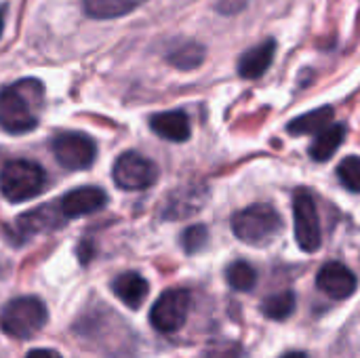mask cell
<instances>
[{"label": "cell", "mask_w": 360, "mask_h": 358, "mask_svg": "<svg viewBox=\"0 0 360 358\" xmlns=\"http://www.w3.org/2000/svg\"><path fill=\"white\" fill-rule=\"evenodd\" d=\"M42 101V84L38 80H21L0 89V129L13 135L36 129L38 118L32 103Z\"/></svg>", "instance_id": "1"}, {"label": "cell", "mask_w": 360, "mask_h": 358, "mask_svg": "<svg viewBox=\"0 0 360 358\" xmlns=\"http://www.w3.org/2000/svg\"><path fill=\"white\" fill-rule=\"evenodd\" d=\"M44 186H46V173L34 160H25V158L8 160L0 171V192L11 203H25L38 196L44 190Z\"/></svg>", "instance_id": "2"}, {"label": "cell", "mask_w": 360, "mask_h": 358, "mask_svg": "<svg viewBox=\"0 0 360 358\" xmlns=\"http://www.w3.org/2000/svg\"><path fill=\"white\" fill-rule=\"evenodd\" d=\"M283 230L281 215L270 205H251L232 217V232L236 238L251 247H262L274 241Z\"/></svg>", "instance_id": "3"}, {"label": "cell", "mask_w": 360, "mask_h": 358, "mask_svg": "<svg viewBox=\"0 0 360 358\" xmlns=\"http://www.w3.org/2000/svg\"><path fill=\"white\" fill-rule=\"evenodd\" d=\"M49 312L38 298L11 300L0 314V329L15 340H30L46 325Z\"/></svg>", "instance_id": "4"}, {"label": "cell", "mask_w": 360, "mask_h": 358, "mask_svg": "<svg viewBox=\"0 0 360 358\" xmlns=\"http://www.w3.org/2000/svg\"><path fill=\"white\" fill-rule=\"evenodd\" d=\"M192 295L186 289H169L165 291L150 310V323L160 333L179 331L190 314Z\"/></svg>", "instance_id": "5"}, {"label": "cell", "mask_w": 360, "mask_h": 358, "mask_svg": "<svg viewBox=\"0 0 360 358\" xmlns=\"http://www.w3.org/2000/svg\"><path fill=\"white\" fill-rule=\"evenodd\" d=\"M112 177L118 188L127 192H139L156 184L158 169L150 158L141 156L139 152H124L114 162Z\"/></svg>", "instance_id": "6"}, {"label": "cell", "mask_w": 360, "mask_h": 358, "mask_svg": "<svg viewBox=\"0 0 360 358\" xmlns=\"http://www.w3.org/2000/svg\"><path fill=\"white\" fill-rule=\"evenodd\" d=\"M293 222H295V241L302 251L314 253L321 249L323 232L321 217L314 198L308 192H297L293 198Z\"/></svg>", "instance_id": "7"}, {"label": "cell", "mask_w": 360, "mask_h": 358, "mask_svg": "<svg viewBox=\"0 0 360 358\" xmlns=\"http://www.w3.org/2000/svg\"><path fill=\"white\" fill-rule=\"evenodd\" d=\"M53 154L63 169L82 171L95 162L97 146L84 133H61L53 141Z\"/></svg>", "instance_id": "8"}, {"label": "cell", "mask_w": 360, "mask_h": 358, "mask_svg": "<svg viewBox=\"0 0 360 358\" xmlns=\"http://www.w3.org/2000/svg\"><path fill=\"white\" fill-rule=\"evenodd\" d=\"M105 203H108V194L101 188L86 186V188H76V190L68 192L59 203V211L65 219H74V217H82V215L101 211L105 207Z\"/></svg>", "instance_id": "9"}, {"label": "cell", "mask_w": 360, "mask_h": 358, "mask_svg": "<svg viewBox=\"0 0 360 358\" xmlns=\"http://www.w3.org/2000/svg\"><path fill=\"white\" fill-rule=\"evenodd\" d=\"M316 287L331 300H348L356 291V276L340 262L325 264L316 276Z\"/></svg>", "instance_id": "10"}, {"label": "cell", "mask_w": 360, "mask_h": 358, "mask_svg": "<svg viewBox=\"0 0 360 358\" xmlns=\"http://www.w3.org/2000/svg\"><path fill=\"white\" fill-rule=\"evenodd\" d=\"M207 188L205 186H184L179 190H175L167 205H165V211L162 215L169 217V219H184V217H190L194 213H198L205 203H207Z\"/></svg>", "instance_id": "11"}, {"label": "cell", "mask_w": 360, "mask_h": 358, "mask_svg": "<svg viewBox=\"0 0 360 358\" xmlns=\"http://www.w3.org/2000/svg\"><path fill=\"white\" fill-rule=\"evenodd\" d=\"M150 127H152V131L158 137H162L167 141H175V143L186 141L190 137V133H192L190 118L181 110H171V112L154 114L150 118Z\"/></svg>", "instance_id": "12"}, {"label": "cell", "mask_w": 360, "mask_h": 358, "mask_svg": "<svg viewBox=\"0 0 360 358\" xmlns=\"http://www.w3.org/2000/svg\"><path fill=\"white\" fill-rule=\"evenodd\" d=\"M112 291L127 308L137 310L148 300L150 285L139 272H124L112 281Z\"/></svg>", "instance_id": "13"}, {"label": "cell", "mask_w": 360, "mask_h": 358, "mask_svg": "<svg viewBox=\"0 0 360 358\" xmlns=\"http://www.w3.org/2000/svg\"><path fill=\"white\" fill-rule=\"evenodd\" d=\"M274 53H276V42L274 38H268L264 42H259L257 46L249 49L240 61H238V74L247 80H255L259 76L266 74V70L272 65V59H274Z\"/></svg>", "instance_id": "14"}, {"label": "cell", "mask_w": 360, "mask_h": 358, "mask_svg": "<svg viewBox=\"0 0 360 358\" xmlns=\"http://www.w3.org/2000/svg\"><path fill=\"white\" fill-rule=\"evenodd\" d=\"M63 215L59 211V207H51V205H44V207H38L34 211H27L25 215H21L17 219V228L21 230L23 236H30V234H36V232H46V230H53V228H59L63 224Z\"/></svg>", "instance_id": "15"}, {"label": "cell", "mask_w": 360, "mask_h": 358, "mask_svg": "<svg viewBox=\"0 0 360 358\" xmlns=\"http://www.w3.org/2000/svg\"><path fill=\"white\" fill-rule=\"evenodd\" d=\"M333 108L325 106V108H319V110H312L308 114H302L297 116L295 120H291L287 124V131L291 135H310V133H321L325 131L327 127L333 124Z\"/></svg>", "instance_id": "16"}, {"label": "cell", "mask_w": 360, "mask_h": 358, "mask_svg": "<svg viewBox=\"0 0 360 358\" xmlns=\"http://www.w3.org/2000/svg\"><path fill=\"white\" fill-rule=\"evenodd\" d=\"M344 137H346V127H344V124H331V127H327L325 131H321V133L316 135L314 143L310 146V156H312V160H316V162L329 160V158L338 152V148L342 146Z\"/></svg>", "instance_id": "17"}, {"label": "cell", "mask_w": 360, "mask_h": 358, "mask_svg": "<svg viewBox=\"0 0 360 358\" xmlns=\"http://www.w3.org/2000/svg\"><path fill=\"white\" fill-rule=\"evenodd\" d=\"M143 2L148 0H82L86 15L95 19H114V17L129 15Z\"/></svg>", "instance_id": "18"}, {"label": "cell", "mask_w": 360, "mask_h": 358, "mask_svg": "<svg viewBox=\"0 0 360 358\" xmlns=\"http://www.w3.org/2000/svg\"><path fill=\"white\" fill-rule=\"evenodd\" d=\"M167 59H169L171 65H175L179 70H194L205 59V46L194 42V40H186V42L175 44L167 53Z\"/></svg>", "instance_id": "19"}, {"label": "cell", "mask_w": 360, "mask_h": 358, "mask_svg": "<svg viewBox=\"0 0 360 358\" xmlns=\"http://www.w3.org/2000/svg\"><path fill=\"white\" fill-rule=\"evenodd\" d=\"M295 310V295L293 291H281L262 302V312L264 317L272 321H285L293 314Z\"/></svg>", "instance_id": "20"}, {"label": "cell", "mask_w": 360, "mask_h": 358, "mask_svg": "<svg viewBox=\"0 0 360 358\" xmlns=\"http://www.w3.org/2000/svg\"><path fill=\"white\" fill-rule=\"evenodd\" d=\"M226 281H228V285H230L234 291L245 293V291H251V289L255 287V283H257V272H255V268H253L251 264H247V262H234V264H230L228 270H226Z\"/></svg>", "instance_id": "21"}, {"label": "cell", "mask_w": 360, "mask_h": 358, "mask_svg": "<svg viewBox=\"0 0 360 358\" xmlns=\"http://www.w3.org/2000/svg\"><path fill=\"white\" fill-rule=\"evenodd\" d=\"M338 179L350 192H360V156H348L338 165Z\"/></svg>", "instance_id": "22"}, {"label": "cell", "mask_w": 360, "mask_h": 358, "mask_svg": "<svg viewBox=\"0 0 360 358\" xmlns=\"http://www.w3.org/2000/svg\"><path fill=\"white\" fill-rule=\"evenodd\" d=\"M209 243V230L200 224L190 226L184 234H181V247L186 249V253L194 255L198 251H202Z\"/></svg>", "instance_id": "23"}, {"label": "cell", "mask_w": 360, "mask_h": 358, "mask_svg": "<svg viewBox=\"0 0 360 358\" xmlns=\"http://www.w3.org/2000/svg\"><path fill=\"white\" fill-rule=\"evenodd\" d=\"M25 358H61L59 352L55 350H46V348H38V350H32Z\"/></svg>", "instance_id": "24"}, {"label": "cell", "mask_w": 360, "mask_h": 358, "mask_svg": "<svg viewBox=\"0 0 360 358\" xmlns=\"http://www.w3.org/2000/svg\"><path fill=\"white\" fill-rule=\"evenodd\" d=\"M283 358H308L306 352H287Z\"/></svg>", "instance_id": "25"}, {"label": "cell", "mask_w": 360, "mask_h": 358, "mask_svg": "<svg viewBox=\"0 0 360 358\" xmlns=\"http://www.w3.org/2000/svg\"><path fill=\"white\" fill-rule=\"evenodd\" d=\"M2 25H4V17H2V13H0V36H2Z\"/></svg>", "instance_id": "26"}]
</instances>
